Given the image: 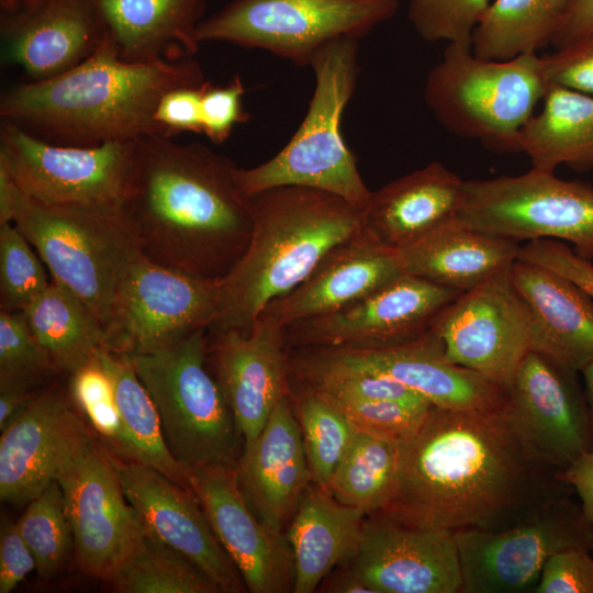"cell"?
I'll return each instance as SVG.
<instances>
[{
    "instance_id": "1",
    "label": "cell",
    "mask_w": 593,
    "mask_h": 593,
    "mask_svg": "<svg viewBox=\"0 0 593 593\" xmlns=\"http://www.w3.org/2000/svg\"><path fill=\"white\" fill-rule=\"evenodd\" d=\"M524 443L506 403L488 410L432 405L402 444L395 492L377 513L456 533L499 530L573 490Z\"/></svg>"
},
{
    "instance_id": "2",
    "label": "cell",
    "mask_w": 593,
    "mask_h": 593,
    "mask_svg": "<svg viewBox=\"0 0 593 593\" xmlns=\"http://www.w3.org/2000/svg\"><path fill=\"white\" fill-rule=\"evenodd\" d=\"M157 134L134 139L125 213L149 260L219 282L245 253L253 230L236 165L200 143Z\"/></svg>"
},
{
    "instance_id": "3",
    "label": "cell",
    "mask_w": 593,
    "mask_h": 593,
    "mask_svg": "<svg viewBox=\"0 0 593 593\" xmlns=\"http://www.w3.org/2000/svg\"><path fill=\"white\" fill-rule=\"evenodd\" d=\"M205 81L193 58L131 63L121 59L104 36L98 49L74 68L7 91L0 116L63 146L91 147L149 134L171 137L154 119L158 101L171 89Z\"/></svg>"
},
{
    "instance_id": "4",
    "label": "cell",
    "mask_w": 593,
    "mask_h": 593,
    "mask_svg": "<svg viewBox=\"0 0 593 593\" xmlns=\"http://www.w3.org/2000/svg\"><path fill=\"white\" fill-rule=\"evenodd\" d=\"M247 199L250 239L217 282L209 331L248 332L273 300L295 289L329 250L366 225V208L315 188L281 186Z\"/></svg>"
},
{
    "instance_id": "5",
    "label": "cell",
    "mask_w": 593,
    "mask_h": 593,
    "mask_svg": "<svg viewBox=\"0 0 593 593\" xmlns=\"http://www.w3.org/2000/svg\"><path fill=\"white\" fill-rule=\"evenodd\" d=\"M359 38L339 37L313 56L315 88L307 112L287 145L269 160L253 167H236L234 178L243 197L281 187L324 190L366 208L371 193L356 158L340 132L345 107L359 75Z\"/></svg>"
},
{
    "instance_id": "6",
    "label": "cell",
    "mask_w": 593,
    "mask_h": 593,
    "mask_svg": "<svg viewBox=\"0 0 593 593\" xmlns=\"http://www.w3.org/2000/svg\"><path fill=\"white\" fill-rule=\"evenodd\" d=\"M547 89L536 53L485 60L470 47L449 43L427 75L424 97L449 132L499 153H516L517 134Z\"/></svg>"
},
{
    "instance_id": "7",
    "label": "cell",
    "mask_w": 593,
    "mask_h": 593,
    "mask_svg": "<svg viewBox=\"0 0 593 593\" xmlns=\"http://www.w3.org/2000/svg\"><path fill=\"white\" fill-rule=\"evenodd\" d=\"M206 350L208 328H201L159 350L125 356L156 406L169 451L188 472L237 463L239 433Z\"/></svg>"
},
{
    "instance_id": "8",
    "label": "cell",
    "mask_w": 593,
    "mask_h": 593,
    "mask_svg": "<svg viewBox=\"0 0 593 593\" xmlns=\"http://www.w3.org/2000/svg\"><path fill=\"white\" fill-rule=\"evenodd\" d=\"M12 223L52 280L81 299L105 328L119 286L142 254L126 213L46 205L22 191Z\"/></svg>"
},
{
    "instance_id": "9",
    "label": "cell",
    "mask_w": 593,
    "mask_h": 593,
    "mask_svg": "<svg viewBox=\"0 0 593 593\" xmlns=\"http://www.w3.org/2000/svg\"><path fill=\"white\" fill-rule=\"evenodd\" d=\"M398 8V0H232L203 19L197 37L265 49L306 67L328 42L360 40Z\"/></svg>"
},
{
    "instance_id": "10",
    "label": "cell",
    "mask_w": 593,
    "mask_h": 593,
    "mask_svg": "<svg viewBox=\"0 0 593 593\" xmlns=\"http://www.w3.org/2000/svg\"><path fill=\"white\" fill-rule=\"evenodd\" d=\"M456 220L488 235L519 243H570L593 261V186L532 168L518 176L466 180Z\"/></svg>"
},
{
    "instance_id": "11",
    "label": "cell",
    "mask_w": 593,
    "mask_h": 593,
    "mask_svg": "<svg viewBox=\"0 0 593 593\" xmlns=\"http://www.w3.org/2000/svg\"><path fill=\"white\" fill-rule=\"evenodd\" d=\"M0 161L31 199L52 206L124 213L134 141L79 147L47 143L1 121Z\"/></svg>"
},
{
    "instance_id": "12",
    "label": "cell",
    "mask_w": 593,
    "mask_h": 593,
    "mask_svg": "<svg viewBox=\"0 0 593 593\" xmlns=\"http://www.w3.org/2000/svg\"><path fill=\"white\" fill-rule=\"evenodd\" d=\"M465 593H519L536 588L555 552L593 549V527L581 504L569 495L529 518L499 530L462 529L452 534Z\"/></svg>"
},
{
    "instance_id": "13",
    "label": "cell",
    "mask_w": 593,
    "mask_h": 593,
    "mask_svg": "<svg viewBox=\"0 0 593 593\" xmlns=\"http://www.w3.org/2000/svg\"><path fill=\"white\" fill-rule=\"evenodd\" d=\"M217 282L139 255L121 281L105 325L107 349L124 356L170 346L209 328L216 317Z\"/></svg>"
},
{
    "instance_id": "14",
    "label": "cell",
    "mask_w": 593,
    "mask_h": 593,
    "mask_svg": "<svg viewBox=\"0 0 593 593\" xmlns=\"http://www.w3.org/2000/svg\"><path fill=\"white\" fill-rule=\"evenodd\" d=\"M56 481L72 529L77 568L109 582L137 551L144 537L113 457L91 436L64 466Z\"/></svg>"
},
{
    "instance_id": "15",
    "label": "cell",
    "mask_w": 593,
    "mask_h": 593,
    "mask_svg": "<svg viewBox=\"0 0 593 593\" xmlns=\"http://www.w3.org/2000/svg\"><path fill=\"white\" fill-rule=\"evenodd\" d=\"M511 266L462 292L430 327L448 360L505 391L530 351L532 338L529 311L514 284Z\"/></svg>"
},
{
    "instance_id": "16",
    "label": "cell",
    "mask_w": 593,
    "mask_h": 593,
    "mask_svg": "<svg viewBox=\"0 0 593 593\" xmlns=\"http://www.w3.org/2000/svg\"><path fill=\"white\" fill-rule=\"evenodd\" d=\"M462 292L403 273L326 315L286 326L287 346L376 349L414 340Z\"/></svg>"
},
{
    "instance_id": "17",
    "label": "cell",
    "mask_w": 593,
    "mask_h": 593,
    "mask_svg": "<svg viewBox=\"0 0 593 593\" xmlns=\"http://www.w3.org/2000/svg\"><path fill=\"white\" fill-rule=\"evenodd\" d=\"M340 569L372 593H459L462 578L451 533L367 515L355 555Z\"/></svg>"
},
{
    "instance_id": "18",
    "label": "cell",
    "mask_w": 593,
    "mask_h": 593,
    "mask_svg": "<svg viewBox=\"0 0 593 593\" xmlns=\"http://www.w3.org/2000/svg\"><path fill=\"white\" fill-rule=\"evenodd\" d=\"M577 373L530 350L507 389L506 407L522 439L560 472L592 448Z\"/></svg>"
},
{
    "instance_id": "19",
    "label": "cell",
    "mask_w": 593,
    "mask_h": 593,
    "mask_svg": "<svg viewBox=\"0 0 593 593\" xmlns=\"http://www.w3.org/2000/svg\"><path fill=\"white\" fill-rule=\"evenodd\" d=\"M236 465L189 471L191 490L246 590L293 592L294 558L286 533L270 530L254 515L240 491Z\"/></svg>"
},
{
    "instance_id": "20",
    "label": "cell",
    "mask_w": 593,
    "mask_h": 593,
    "mask_svg": "<svg viewBox=\"0 0 593 593\" xmlns=\"http://www.w3.org/2000/svg\"><path fill=\"white\" fill-rule=\"evenodd\" d=\"M206 354L239 436L253 441L289 392L286 327L264 312L248 332L208 329Z\"/></svg>"
},
{
    "instance_id": "21",
    "label": "cell",
    "mask_w": 593,
    "mask_h": 593,
    "mask_svg": "<svg viewBox=\"0 0 593 593\" xmlns=\"http://www.w3.org/2000/svg\"><path fill=\"white\" fill-rule=\"evenodd\" d=\"M0 35L2 57L42 81L90 57L105 31L93 0H0Z\"/></svg>"
},
{
    "instance_id": "22",
    "label": "cell",
    "mask_w": 593,
    "mask_h": 593,
    "mask_svg": "<svg viewBox=\"0 0 593 593\" xmlns=\"http://www.w3.org/2000/svg\"><path fill=\"white\" fill-rule=\"evenodd\" d=\"M113 459L126 499L144 532L187 556L221 592L246 591L239 572L214 534L192 490L141 462Z\"/></svg>"
},
{
    "instance_id": "23",
    "label": "cell",
    "mask_w": 593,
    "mask_h": 593,
    "mask_svg": "<svg viewBox=\"0 0 593 593\" xmlns=\"http://www.w3.org/2000/svg\"><path fill=\"white\" fill-rule=\"evenodd\" d=\"M91 436L60 394L37 393L1 432V500L14 505L29 504L56 480Z\"/></svg>"
},
{
    "instance_id": "24",
    "label": "cell",
    "mask_w": 593,
    "mask_h": 593,
    "mask_svg": "<svg viewBox=\"0 0 593 593\" xmlns=\"http://www.w3.org/2000/svg\"><path fill=\"white\" fill-rule=\"evenodd\" d=\"M240 491L254 515L270 530L286 533L312 482L302 434L286 395L236 465Z\"/></svg>"
},
{
    "instance_id": "25",
    "label": "cell",
    "mask_w": 593,
    "mask_h": 593,
    "mask_svg": "<svg viewBox=\"0 0 593 593\" xmlns=\"http://www.w3.org/2000/svg\"><path fill=\"white\" fill-rule=\"evenodd\" d=\"M354 367L387 376L432 405L452 410H488L506 403L507 391L446 357L429 329L418 338L376 349L316 348Z\"/></svg>"
},
{
    "instance_id": "26",
    "label": "cell",
    "mask_w": 593,
    "mask_h": 593,
    "mask_svg": "<svg viewBox=\"0 0 593 593\" xmlns=\"http://www.w3.org/2000/svg\"><path fill=\"white\" fill-rule=\"evenodd\" d=\"M403 273L398 250L365 225L329 250L302 283L273 300L264 312L286 327L340 310Z\"/></svg>"
},
{
    "instance_id": "27",
    "label": "cell",
    "mask_w": 593,
    "mask_h": 593,
    "mask_svg": "<svg viewBox=\"0 0 593 593\" xmlns=\"http://www.w3.org/2000/svg\"><path fill=\"white\" fill-rule=\"evenodd\" d=\"M511 273L529 311L530 350L581 372L593 361V299L572 280L522 259Z\"/></svg>"
},
{
    "instance_id": "28",
    "label": "cell",
    "mask_w": 593,
    "mask_h": 593,
    "mask_svg": "<svg viewBox=\"0 0 593 593\" xmlns=\"http://www.w3.org/2000/svg\"><path fill=\"white\" fill-rule=\"evenodd\" d=\"M105 36L131 63H177L193 58L206 0H93Z\"/></svg>"
},
{
    "instance_id": "29",
    "label": "cell",
    "mask_w": 593,
    "mask_h": 593,
    "mask_svg": "<svg viewBox=\"0 0 593 593\" xmlns=\"http://www.w3.org/2000/svg\"><path fill=\"white\" fill-rule=\"evenodd\" d=\"M465 182L440 161H432L372 191L366 226L391 248L409 246L457 217Z\"/></svg>"
},
{
    "instance_id": "30",
    "label": "cell",
    "mask_w": 593,
    "mask_h": 593,
    "mask_svg": "<svg viewBox=\"0 0 593 593\" xmlns=\"http://www.w3.org/2000/svg\"><path fill=\"white\" fill-rule=\"evenodd\" d=\"M366 517L325 485L310 483L286 530L294 558V593L317 591L334 568L355 555Z\"/></svg>"
},
{
    "instance_id": "31",
    "label": "cell",
    "mask_w": 593,
    "mask_h": 593,
    "mask_svg": "<svg viewBox=\"0 0 593 593\" xmlns=\"http://www.w3.org/2000/svg\"><path fill=\"white\" fill-rule=\"evenodd\" d=\"M521 247L455 219L396 250L404 273L465 292L511 266Z\"/></svg>"
},
{
    "instance_id": "32",
    "label": "cell",
    "mask_w": 593,
    "mask_h": 593,
    "mask_svg": "<svg viewBox=\"0 0 593 593\" xmlns=\"http://www.w3.org/2000/svg\"><path fill=\"white\" fill-rule=\"evenodd\" d=\"M542 100V110L517 134V152L546 171L561 165L578 172L593 170V96L553 86Z\"/></svg>"
},
{
    "instance_id": "33",
    "label": "cell",
    "mask_w": 593,
    "mask_h": 593,
    "mask_svg": "<svg viewBox=\"0 0 593 593\" xmlns=\"http://www.w3.org/2000/svg\"><path fill=\"white\" fill-rule=\"evenodd\" d=\"M23 314L58 371L71 374L107 348L105 328L100 318L81 299L54 280Z\"/></svg>"
},
{
    "instance_id": "34",
    "label": "cell",
    "mask_w": 593,
    "mask_h": 593,
    "mask_svg": "<svg viewBox=\"0 0 593 593\" xmlns=\"http://www.w3.org/2000/svg\"><path fill=\"white\" fill-rule=\"evenodd\" d=\"M98 358L113 384L131 446V460L152 467L191 490L189 472L169 451L156 406L130 360L107 348L98 353Z\"/></svg>"
},
{
    "instance_id": "35",
    "label": "cell",
    "mask_w": 593,
    "mask_h": 593,
    "mask_svg": "<svg viewBox=\"0 0 593 593\" xmlns=\"http://www.w3.org/2000/svg\"><path fill=\"white\" fill-rule=\"evenodd\" d=\"M560 13L547 0H494L471 34V53L510 60L550 44Z\"/></svg>"
},
{
    "instance_id": "36",
    "label": "cell",
    "mask_w": 593,
    "mask_h": 593,
    "mask_svg": "<svg viewBox=\"0 0 593 593\" xmlns=\"http://www.w3.org/2000/svg\"><path fill=\"white\" fill-rule=\"evenodd\" d=\"M401 461L402 444L356 430L326 488L340 503L374 514L393 496Z\"/></svg>"
},
{
    "instance_id": "37",
    "label": "cell",
    "mask_w": 593,
    "mask_h": 593,
    "mask_svg": "<svg viewBox=\"0 0 593 593\" xmlns=\"http://www.w3.org/2000/svg\"><path fill=\"white\" fill-rule=\"evenodd\" d=\"M119 593H219L187 556L144 532L141 547L109 581Z\"/></svg>"
},
{
    "instance_id": "38",
    "label": "cell",
    "mask_w": 593,
    "mask_h": 593,
    "mask_svg": "<svg viewBox=\"0 0 593 593\" xmlns=\"http://www.w3.org/2000/svg\"><path fill=\"white\" fill-rule=\"evenodd\" d=\"M293 411L314 483L325 485L348 450L356 429L326 398L304 387Z\"/></svg>"
},
{
    "instance_id": "39",
    "label": "cell",
    "mask_w": 593,
    "mask_h": 593,
    "mask_svg": "<svg viewBox=\"0 0 593 593\" xmlns=\"http://www.w3.org/2000/svg\"><path fill=\"white\" fill-rule=\"evenodd\" d=\"M42 579L55 577L74 552V535L59 483L53 481L15 523Z\"/></svg>"
},
{
    "instance_id": "40",
    "label": "cell",
    "mask_w": 593,
    "mask_h": 593,
    "mask_svg": "<svg viewBox=\"0 0 593 593\" xmlns=\"http://www.w3.org/2000/svg\"><path fill=\"white\" fill-rule=\"evenodd\" d=\"M70 396L97 434L122 459L131 460V446L116 404L112 381L98 354L70 374Z\"/></svg>"
},
{
    "instance_id": "41",
    "label": "cell",
    "mask_w": 593,
    "mask_h": 593,
    "mask_svg": "<svg viewBox=\"0 0 593 593\" xmlns=\"http://www.w3.org/2000/svg\"><path fill=\"white\" fill-rule=\"evenodd\" d=\"M14 225L0 224V307L24 312L51 284L38 254Z\"/></svg>"
},
{
    "instance_id": "42",
    "label": "cell",
    "mask_w": 593,
    "mask_h": 593,
    "mask_svg": "<svg viewBox=\"0 0 593 593\" xmlns=\"http://www.w3.org/2000/svg\"><path fill=\"white\" fill-rule=\"evenodd\" d=\"M58 372L31 332L23 312L0 311V385L33 389L41 379Z\"/></svg>"
},
{
    "instance_id": "43",
    "label": "cell",
    "mask_w": 593,
    "mask_h": 593,
    "mask_svg": "<svg viewBox=\"0 0 593 593\" xmlns=\"http://www.w3.org/2000/svg\"><path fill=\"white\" fill-rule=\"evenodd\" d=\"M323 396L347 417L356 430L399 444L414 436L432 406L429 403L413 404L394 400Z\"/></svg>"
},
{
    "instance_id": "44",
    "label": "cell",
    "mask_w": 593,
    "mask_h": 593,
    "mask_svg": "<svg viewBox=\"0 0 593 593\" xmlns=\"http://www.w3.org/2000/svg\"><path fill=\"white\" fill-rule=\"evenodd\" d=\"M489 0H411L407 16L427 42L470 47L471 34Z\"/></svg>"
},
{
    "instance_id": "45",
    "label": "cell",
    "mask_w": 593,
    "mask_h": 593,
    "mask_svg": "<svg viewBox=\"0 0 593 593\" xmlns=\"http://www.w3.org/2000/svg\"><path fill=\"white\" fill-rule=\"evenodd\" d=\"M547 87L593 96V31L541 57Z\"/></svg>"
},
{
    "instance_id": "46",
    "label": "cell",
    "mask_w": 593,
    "mask_h": 593,
    "mask_svg": "<svg viewBox=\"0 0 593 593\" xmlns=\"http://www.w3.org/2000/svg\"><path fill=\"white\" fill-rule=\"evenodd\" d=\"M244 85L234 76L224 87L205 82L201 102L202 133L214 144L228 138L234 126L248 120L243 108Z\"/></svg>"
},
{
    "instance_id": "47",
    "label": "cell",
    "mask_w": 593,
    "mask_h": 593,
    "mask_svg": "<svg viewBox=\"0 0 593 593\" xmlns=\"http://www.w3.org/2000/svg\"><path fill=\"white\" fill-rule=\"evenodd\" d=\"M536 593H593V556L570 547L551 555L540 573Z\"/></svg>"
},
{
    "instance_id": "48",
    "label": "cell",
    "mask_w": 593,
    "mask_h": 593,
    "mask_svg": "<svg viewBox=\"0 0 593 593\" xmlns=\"http://www.w3.org/2000/svg\"><path fill=\"white\" fill-rule=\"evenodd\" d=\"M518 259L550 269L580 286L593 299V262L566 243L536 239L521 247Z\"/></svg>"
},
{
    "instance_id": "49",
    "label": "cell",
    "mask_w": 593,
    "mask_h": 593,
    "mask_svg": "<svg viewBox=\"0 0 593 593\" xmlns=\"http://www.w3.org/2000/svg\"><path fill=\"white\" fill-rule=\"evenodd\" d=\"M205 82L171 89L158 101L154 119L171 137L181 132L202 133L201 102Z\"/></svg>"
},
{
    "instance_id": "50",
    "label": "cell",
    "mask_w": 593,
    "mask_h": 593,
    "mask_svg": "<svg viewBox=\"0 0 593 593\" xmlns=\"http://www.w3.org/2000/svg\"><path fill=\"white\" fill-rule=\"evenodd\" d=\"M36 569V560L16 524H4L0 533V593H9Z\"/></svg>"
},
{
    "instance_id": "51",
    "label": "cell",
    "mask_w": 593,
    "mask_h": 593,
    "mask_svg": "<svg viewBox=\"0 0 593 593\" xmlns=\"http://www.w3.org/2000/svg\"><path fill=\"white\" fill-rule=\"evenodd\" d=\"M593 31V0H571L561 12L550 44L562 48Z\"/></svg>"
},
{
    "instance_id": "52",
    "label": "cell",
    "mask_w": 593,
    "mask_h": 593,
    "mask_svg": "<svg viewBox=\"0 0 593 593\" xmlns=\"http://www.w3.org/2000/svg\"><path fill=\"white\" fill-rule=\"evenodd\" d=\"M559 478L577 492L582 510L593 527V449L559 472Z\"/></svg>"
},
{
    "instance_id": "53",
    "label": "cell",
    "mask_w": 593,
    "mask_h": 593,
    "mask_svg": "<svg viewBox=\"0 0 593 593\" xmlns=\"http://www.w3.org/2000/svg\"><path fill=\"white\" fill-rule=\"evenodd\" d=\"M37 393L18 384L0 385V430L5 429Z\"/></svg>"
},
{
    "instance_id": "54",
    "label": "cell",
    "mask_w": 593,
    "mask_h": 593,
    "mask_svg": "<svg viewBox=\"0 0 593 593\" xmlns=\"http://www.w3.org/2000/svg\"><path fill=\"white\" fill-rule=\"evenodd\" d=\"M21 192L7 166L0 161V224L13 222Z\"/></svg>"
},
{
    "instance_id": "55",
    "label": "cell",
    "mask_w": 593,
    "mask_h": 593,
    "mask_svg": "<svg viewBox=\"0 0 593 593\" xmlns=\"http://www.w3.org/2000/svg\"><path fill=\"white\" fill-rule=\"evenodd\" d=\"M581 373L584 381V398L589 412L591 438H592V448L593 449V361L586 365Z\"/></svg>"
},
{
    "instance_id": "56",
    "label": "cell",
    "mask_w": 593,
    "mask_h": 593,
    "mask_svg": "<svg viewBox=\"0 0 593 593\" xmlns=\"http://www.w3.org/2000/svg\"><path fill=\"white\" fill-rule=\"evenodd\" d=\"M550 5L556 10L558 11L560 14L561 12L566 9V7L568 5V3L571 1V0H547Z\"/></svg>"
}]
</instances>
